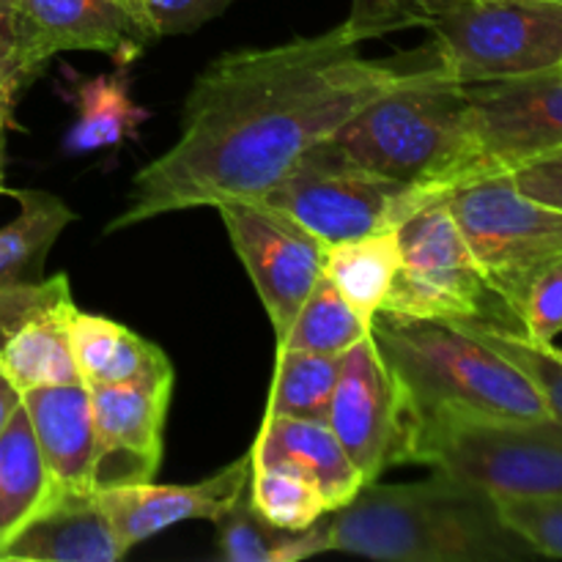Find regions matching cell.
<instances>
[{
    "mask_svg": "<svg viewBox=\"0 0 562 562\" xmlns=\"http://www.w3.org/2000/svg\"><path fill=\"white\" fill-rule=\"evenodd\" d=\"M404 71L360 55L344 25L220 55L192 82L176 143L137 170L104 234L192 206L261 198Z\"/></svg>",
    "mask_w": 562,
    "mask_h": 562,
    "instance_id": "6da1fadb",
    "label": "cell"
},
{
    "mask_svg": "<svg viewBox=\"0 0 562 562\" xmlns=\"http://www.w3.org/2000/svg\"><path fill=\"white\" fill-rule=\"evenodd\" d=\"M329 552L395 562H516L536 552L503 521L497 499L434 470L417 483H366L329 519Z\"/></svg>",
    "mask_w": 562,
    "mask_h": 562,
    "instance_id": "7a4b0ae2",
    "label": "cell"
},
{
    "mask_svg": "<svg viewBox=\"0 0 562 562\" xmlns=\"http://www.w3.org/2000/svg\"><path fill=\"white\" fill-rule=\"evenodd\" d=\"M311 151L415 184L428 203L437 201L456 187L470 154L467 86L431 53Z\"/></svg>",
    "mask_w": 562,
    "mask_h": 562,
    "instance_id": "3957f363",
    "label": "cell"
},
{
    "mask_svg": "<svg viewBox=\"0 0 562 562\" xmlns=\"http://www.w3.org/2000/svg\"><path fill=\"white\" fill-rule=\"evenodd\" d=\"M371 335L398 382L409 426L439 412L510 420L552 417L525 371L456 324L379 311Z\"/></svg>",
    "mask_w": 562,
    "mask_h": 562,
    "instance_id": "277c9868",
    "label": "cell"
},
{
    "mask_svg": "<svg viewBox=\"0 0 562 562\" xmlns=\"http://www.w3.org/2000/svg\"><path fill=\"white\" fill-rule=\"evenodd\" d=\"M426 464L494 499L562 494V420L439 415L412 420L404 464Z\"/></svg>",
    "mask_w": 562,
    "mask_h": 562,
    "instance_id": "5b68a950",
    "label": "cell"
},
{
    "mask_svg": "<svg viewBox=\"0 0 562 562\" xmlns=\"http://www.w3.org/2000/svg\"><path fill=\"white\" fill-rule=\"evenodd\" d=\"M483 280L516 318L527 291L562 261V209L525 195L510 173H486L442 192Z\"/></svg>",
    "mask_w": 562,
    "mask_h": 562,
    "instance_id": "8992f818",
    "label": "cell"
},
{
    "mask_svg": "<svg viewBox=\"0 0 562 562\" xmlns=\"http://www.w3.org/2000/svg\"><path fill=\"white\" fill-rule=\"evenodd\" d=\"M428 31L434 58L461 86L549 75L562 66L560 0H448Z\"/></svg>",
    "mask_w": 562,
    "mask_h": 562,
    "instance_id": "52a82bcc",
    "label": "cell"
},
{
    "mask_svg": "<svg viewBox=\"0 0 562 562\" xmlns=\"http://www.w3.org/2000/svg\"><path fill=\"white\" fill-rule=\"evenodd\" d=\"M401 267L382 311L437 322H497L492 289L445 201H431L398 225ZM503 305V302H499ZM505 307V305H503Z\"/></svg>",
    "mask_w": 562,
    "mask_h": 562,
    "instance_id": "ba28073f",
    "label": "cell"
},
{
    "mask_svg": "<svg viewBox=\"0 0 562 562\" xmlns=\"http://www.w3.org/2000/svg\"><path fill=\"white\" fill-rule=\"evenodd\" d=\"M258 201L285 212L324 245L398 228L409 214L426 206L420 187L316 151H307L302 162Z\"/></svg>",
    "mask_w": 562,
    "mask_h": 562,
    "instance_id": "9c48e42d",
    "label": "cell"
},
{
    "mask_svg": "<svg viewBox=\"0 0 562 562\" xmlns=\"http://www.w3.org/2000/svg\"><path fill=\"white\" fill-rule=\"evenodd\" d=\"M467 99L470 154L456 187L562 151V71L477 82L467 86Z\"/></svg>",
    "mask_w": 562,
    "mask_h": 562,
    "instance_id": "30bf717a",
    "label": "cell"
},
{
    "mask_svg": "<svg viewBox=\"0 0 562 562\" xmlns=\"http://www.w3.org/2000/svg\"><path fill=\"white\" fill-rule=\"evenodd\" d=\"M214 209L223 217L231 245L245 263L280 340L322 278L327 245L258 198L220 201Z\"/></svg>",
    "mask_w": 562,
    "mask_h": 562,
    "instance_id": "8fae6325",
    "label": "cell"
},
{
    "mask_svg": "<svg viewBox=\"0 0 562 562\" xmlns=\"http://www.w3.org/2000/svg\"><path fill=\"white\" fill-rule=\"evenodd\" d=\"M327 423L366 483H376L387 467L404 464L409 417L371 333L344 355Z\"/></svg>",
    "mask_w": 562,
    "mask_h": 562,
    "instance_id": "7c38bea8",
    "label": "cell"
},
{
    "mask_svg": "<svg viewBox=\"0 0 562 562\" xmlns=\"http://www.w3.org/2000/svg\"><path fill=\"white\" fill-rule=\"evenodd\" d=\"M170 395L173 371L91 387L97 434L93 492L151 483L162 461Z\"/></svg>",
    "mask_w": 562,
    "mask_h": 562,
    "instance_id": "4fadbf2b",
    "label": "cell"
},
{
    "mask_svg": "<svg viewBox=\"0 0 562 562\" xmlns=\"http://www.w3.org/2000/svg\"><path fill=\"white\" fill-rule=\"evenodd\" d=\"M250 472L252 450L198 483H187V486L135 483V486L104 488V492H97V499L113 525L115 538L130 552L137 543L181 521H217L241 497Z\"/></svg>",
    "mask_w": 562,
    "mask_h": 562,
    "instance_id": "5bb4252c",
    "label": "cell"
},
{
    "mask_svg": "<svg viewBox=\"0 0 562 562\" xmlns=\"http://www.w3.org/2000/svg\"><path fill=\"white\" fill-rule=\"evenodd\" d=\"M27 58L38 71L66 49H99L135 64L146 38L121 0H14Z\"/></svg>",
    "mask_w": 562,
    "mask_h": 562,
    "instance_id": "9a60e30c",
    "label": "cell"
},
{
    "mask_svg": "<svg viewBox=\"0 0 562 562\" xmlns=\"http://www.w3.org/2000/svg\"><path fill=\"white\" fill-rule=\"evenodd\" d=\"M22 406L53 481L55 499L64 494H93L97 434L91 387L77 379L55 387L27 390L22 393Z\"/></svg>",
    "mask_w": 562,
    "mask_h": 562,
    "instance_id": "2e32d148",
    "label": "cell"
},
{
    "mask_svg": "<svg viewBox=\"0 0 562 562\" xmlns=\"http://www.w3.org/2000/svg\"><path fill=\"white\" fill-rule=\"evenodd\" d=\"M252 464L278 467L307 477L322 492L329 510L349 505L366 486L355 461L324 420L263 415L261 431L252 445Z\"/></svg>",
    "mask_w": 562,
    "mask_h": 562,
    "instance_id": "e0dca14e",
    "label": "cell"
},
{
    "mask_svg": "<svg viewBox=\"0 0 562 562\" xmlns=\"http://www.w3.org/2000/svg\"><path fill=\"white\" fill-rule=\"evenodd\" d=\"M126 549L93 494H64L33 516L0 562H119Z\"/></svg>",
    "mask_w": 562,
    "mask_h": 562,
    "instance_id": "ac0fdd59",
    "label": "cell"
},
{
    "mask_svg": "<svg viewBox=\"0 0 562 562\" xmlns=\"http://www.w3.org/2000/svg\"><path fill=\"white\" fill-rule=\"evenodd\" d=\"M69 278L60 274L58 285L38 302L0 344V373L16 393L55 387L80 379L71 351L69 316L75 311Z\"/></svg>",
    "mask_w": 562,
    "mask_h": 562,
    "instance_id": "d6986e66",
    "label": "cell"
},
{
    "mask_svg": "<svg viewBox=\"0 0 562 562\" xmlns=\"http://www.w3.org/2000/svg\"><path fill=\"white\" fill-rule=\"evenodd\" d=\"M130 66L115 64L113 71L93 77H82L71 66H64V75L69 77L64 97L75 108V124L64 137V154L82 157L119 146L148 119V110L132 99Z\"/></svg>",
    "mask_w": 562,
    "mask_h": 562,
    "instance_id": "ffe728a7",
    "label": "cell"
},
{
    "mask_svg": "<svg viewBox=\"0 0 562 562\" xmlns=\"http://www.w3.org/2000/svg\"><path fill=\"white\" fill-rule=\"evenodd\" d=\"M75 366L88 387L132 382L140 376L170 373L173 366L159 346L140 338L124 324L93 313L71 311L69 316Z\"/></svg>",
    "mask_w": 562,
    "mask_h": 562,
    "instance_id": "44dd1931",
    "label": "cell"
},
{
    "mask_svg": "<svg viewBox=\"0 0 562 562\" xmlns=\"http://www.w3.org/2000/svg\"><path fill=\"white\" fill-rule=\"evenodd\" d=\"M53 499V481L20 404L0 431V552Z\"/></svg>",
    "mask_w": 562,
    "mask_h": 562,
    "instance_id": "7402d4cb",
    "label": "cell"
},
{
    "mask_svg": "<svg viewBox=\"0 0 562 562\" xmlns=\"http://www.w3.org/2000/svg\"><path fill=\"white\" fill-rule=\"evenodd\" d=\"M401 267L398 228H382L357 239L327 245L324 272L366 324L382 311Z\"/></svg>",
    "mask_w": 562,
    "mask_h": 562,
    "instance_id": "603a6c76",
    "label": "cell"
},
{
    "mask_svg": "<svg viewBox=\"0 0 562 562\" xmlns=\"http://www.w3.org/2000/svg\"><path fill=\"white\" fill-rule=\"evenodd\" d=\"M20 214L0 228V289L42 280L44 261L75 212L42 190H11Z\"/></svg>",
    "mask_w": 562,
    "mask_h": 562,
    "instance_id": "cb8c5ba5",
    "label": "cell"
},
{
    "mask_svg": "<svg viewBox=\"0 0 562 562\" xmlns=\"http://www.w3.org/2000/svg\"><path fill=\"white\" fill-rule=\"evenodd\" d=\"M214 525L220 558L228 562H294L329 552V519L307 530H280L252 508L247 488Z\"/></svg>",
    "mask_w": 562,
    "mask_h": 562,
    "instance_id": "d4e9b609",
    "label": "cell"
},
{
    "mask_svg": "<svg viewBox=\"0 0 562 562\" xmlns=\"http://www.w3.org/2000/svg\"><path fill=\"white\" fill-rule=\"evenodd\" d=\"M340 366H344V355L278 349V368H274L267 415L327 423Z\"/></svg>",
    "mask_w": 562,
    "mask_h": 562,
    "instance_id": "484cf974",
    "label": "cell"
},
{
    "mask_svg": "<svg viewBox=\"0 0 562 562\" xmlns=\"http://www.w3.org/2000/svg\"><path fill=\"white\" fill-rule=\"evenodd\" d=\"M371 333L349 302L344 300L327 274L316 280L291 327L278 340V349L316 351V355H346L357 340Z\"/></svg>",
    "mask_w": 562,
    "mask_h": 562,
    "instance_id": "4316f807",
    "label": "cell"
},
{
    "mask_svg": "<svg viewBox=\"0 0 562 562\" xmlns=\"http://www.w3.org/2000/svg\"><path fill=\"white\" fill-rule=\"evenodd\" d=\"M247 494L252 508L280 530H307L329 514L322 492L307 477L278 467L252 464Z\"/></svg>",
    "mask_w": 562,
    "mask_h": 562,
    "instance_id": "83f0119b",
    "label": "cell"
},
{
    "mask_svg": "<svg viewBox=\"0 0 562 562\" xmlns=\"http://www.w3.org/2000/svg\"><path fill=\"white\" fill-rule=\"evenodd\" d=\"M450 324L475 335L477 340L499 351L505 360L514 362L519 371H525L538 387V393L543 395V401H547L549 412L562 420V349L554 344H536L527 335H521V329H510L508 324L481 322V318Z\"/></svg>",
    "mask_w": 562,
    "mask_h": 562,
    "instance_id": "f1b7e54d",
    "label": "cell"
},
{
    "mask_svg": "<svg viewBox=\"0 0 562 562\" xmlns=\"http://www.w3.org/2000/svg\"><path fill=\"white\" fill-rule=\"evenodd\" d=\"M445 5L448 0H351L349 16L340 25L360 44L406 27H428Z\"/></svg>",
    "mask_w": 562,
    "mask_h": 562,
    "instance_id": "f546056e",
    "label": "cell"
},
{
    "mask_svg": "<svg viewBox=\"0 0 562 562\" xmlns=\"http://www.w3.org/2000/svg\"><path fill=\"white\" fill-rule=\"evenodd\" d=\"M146 42L192 33L223 14L234 0H121Z\"/></svg>",
    "mask_w": 562,
    "mask_h": 562,
    "instance_id": "4dcf8cb0",
    "label": "cell"
},
{
    "mask_svg": "<svg viewBox=\"0 0 562 562\" xmlns=\"http://www.w3.org/2000/svg\"><path fill=\"white\" fill-rule=\"evenodd\" d=\"M497 510L505 525L530 543L532 552L562 560V494L497 499Z\"/></svg>",
    "mask_w": 562,
    "mask_h": 562,
    "instance_id": "1f68e13d",
    "label": "cell"
},
{
    "mask_svg": "<svg viewBox=\"0 0 562 562\" xmlns=\"http://www.w3.org/2000/svg\"><path fill=\"white\" fill-rule=\"evenodd\" d=\"M516 322L521 324V335L536 344H554L562 335V261L536 278L521 302Z\"/></svg>",
    "mask_w": 562,
    "mask_h": 562,
    "instance_id": "d6a6232c",
    "label": "cell"
},
{
    "mask_svg": "<svg viewBox=\"0 0 562 562\" xmlns=\"http://www.w3.org/2000/svg\"><path fill=\"white\" fill-rule=\"evenodd\" d=\"M55 283H58V274L47 280H36V283H16L0 289V344H3L5 335L38 305V302L47 300L53 294ZM22 404V395L11 387L9 379L0 373V431L5 428L9 417L14 415L16 406Z\"/></svg>",
    "mask_w": 562,
    "mask_h": 562,
    "instance_id": "836d02e7",
    "label": "cell"
},
{
    "mask_svg": "<svg viewBox=\"0 0 562 562\" xmlns=\"http://www.w3.org/2000/svg\"><path fill=\"white\" fill-rule=\"evenodd\" d=\"M36 77L38 69L27 58L14 0H0V91L16 99Z\"/></svg>",
    "mask_w": 562,
    "mask_h": 562,
    "instance_id": "e575fe53",
    "label": "cell"
},
{
    "mask_svg": "<svg viewBox=\"0 0 562 562\" xmlns=\"http://www.w3.org/2000/svg\"><path fill=\"white\" fill-rule=\"evenodd\" d=\"M508 173L525 195L536 198L547 206L562 209V151L521 165V168L508 170Z\"/></svg>",
    "mask_w": 562,
    "mask_h": 562,
    "instance_id": "d590c367",
    "label": "cell"
},
{
    "mask_svg": "<svg viewBox=\"0 0 562 562\" xmlns=\"http://www.w3.org/2000/svg\"><path fill=\"white\" fill-rule=\"evenodd\" d=\"M16 99L9 97V93L0 91V115H5V119H11V110H14Z\"/></svg>",
    "mask_w": 562,
    "mask_h": 562,
    "instance_id": "8d00e7d4",
    "label": "cell"
},
{
    "mask_svg": "<svg viewBox=\"0 0 562 562\" xmlns=\"http://www.w3.org/2000/svg\"><path fill=\"white\" fill-rule=\"evenodd\" d=\"M11 124V119H5V115H0V137H3V126ZM0 192H3V184H0Z\"/></svg>",
    "mask_w": 562,
    "mask_h": 562,
    "instance_id": "74e56055",
    "label": "cell"
},
{
    "mask_svg": "<svg viewBox=\"0 0 562 562\" xmlns=\"http://www.w3.org/2000/svg\"><path fill=\"white\" fill-rule=\"evenodd\" d=\"M560 71H562V66H560Z\"/></svg>",
    "mask_w": 562,
    "mask_h": 562,
    "instance_id": "f35d334b",
    "label": "cell"
},
{
    "mask_svg": "<svg viewBox=\"0 0 562 562\" xmlns=\"http://www.w3.org/2000/svg\"><path fill=\"white\" fill-rule=\"evenodd\" d=\"M560 3H562V0H560Z\"/></svg>",
    "mask_w": 562,
    "mask_h": 562,
    "instance_id": "ab89813d",
    "label": "cell"
}]
</instances>
